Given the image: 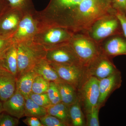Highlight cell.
Instances as JSON below:
<instances>
[{"mask_svg":"<svg viewBox=\"0 0 126 126\" xmlns=\"http://www.w3.org/2000/svg\"><path fill=\"white\" fill-rule=\"evenodd\" d=\"M84 0H50L45 9L40 11L46 24L73 31L79 8Z\"/></svg>","mask_w":126,"mask_h":126,"instance_id":"6da1fadb","label":"cell"},{"mask_svg":"<svg viewBox=\"0 0 126 126\" xmlns=\"http://www.w3.org/2000/svg\"><path fill=\"white\" fill-rule=\"evenodd\" d=\"M16 44L18 65L17 79L26 72L33 69L38 62L45 58L47 50L33 40Z\"/></svg>","mask_w":126,"mask_h":126,"instance_id":"7a4b0ae2","label":"cell"},{"mask_svg":"<svg viewBox=\"0 0 126 126\" xmlns=\"http://www.w3.org/2000/svg\"><path fill=\"white\" fill-rule=\"evenodd\" d=\"M74 34L67 29L44 23L33 40L47 50L68 44Z\"/></svg>","mask_w":126,"mask_h":126,"instance_id":"3957f363","label":"cell"},{"mask_svg":"<svg viewBox=\"0 0 126 126\" xmlns=\"http://www.w3.org/2000/svg\"><path fill=\"white\" fill-rule=\"evenodd\" d=\"M44 24L39 11L34 9L25 12L12 37L14 43L33 40Z\"/></svg>","mask_w":126,"mask_h":126,"instance_id":"277c9868","label":"cell"},{"mask_svg":"<svg viewBox=\"0 0 126 126\" xmlns=\"http://www.w3.org/2000/svg\"><path fill=\"white\" fill-rule=\"evenodd\" d=\"M96 44L84 33L74 34L69 42L83 65L91 64L100 55Z\"/></svg>","mask_w":126,"mask_h":126,"instance_id":"5b68a950","label":"cell"},{"mask_svg":"<svg viewBox=\"0 0 126 126\" xmlns=\"http://www.w3.org/2000/svg\"><path fill=\"white\" fill-rule=\"evenodd\" d=\"M86 34L96 43L111 35L123 34L119 21L115 14L100 18Z\"/></svg>","mask_w":126,"mask_h":126,"instance_id":"8992f818","label":"cell"},{"mask_svg":"<svg viewBox=\"0 0 126 126\" xmlns=\"http://www.w3.org/2000/svg\"><path fill=\"white\" fill-rule=\"evenodd\" d=\"M45 59L49 63L83 66L69 43L48 50Z\"/></svg>","mask_w":126,"mask_h":126,"instance_id":"52a82bcc","label":"cell"},{"mask_svg":"<svg viewBox=\"0 0 126 126\" xmlns=\"http://www.w3.org/2000/svg\"><path fill=\"white\" fill-rule=\"evenodd\" d=\"M25 12L9 8L0 16V36L12 38Z\"/></svg>","mask_w":126,"mask_h":126,"instance_id":"ba28073f","label":"cell"},{"mask_svg":"<svg viewBox=\"0 0 126 126\" xmlns=\"http://www.w3.org/2000/svg\"><path fill=\"white\" fill-rule=\"evenodd\" d=\"M49 63L62 80L72 85L75 89L78 87L82 77L81 66Z\"/></svg>","mask_w":126,"mask_h":126,"instance_id":"9c48e42d","label":"cell"},{"mask_svg":"<svg viewBox=\"0 0 126 126\" xmlns=\"http://www.w3.org/2000/svg\"><path fill=\"white\" fill-rule=\"evenodd\" d=\"M99 80L92 77L85 83L82 89V94L86 108L90 110L98 104L99 97Z\"/></svg>","mask_w":126,"mask_h":126,"instance_id":"30bf717a","label":"cell"},{"mask_svg":"<svg viewBox=\"0 0 126 126\" xmlns=\"http://www.w3.org/2000/svg\"><path fill=\"white\" fill-rule=\"evenodd\" d=\"M25 99L21 93L16 89L14 94L3 102L4 111L18 119L25 116Z\"/></svg>","mask_w":126,"mask_h":126,"instance_id":"8fae6325","label":"cell"},{"mask_svg":"<svg viewBox=\"0 0 126 126\" xmlns=\"http://www.w3.org/2000/svg\"><path fill=\"white\" fill-rule=\"evenodd\" d=\"M121 82V74L117 71L110 76L99 80V97L98 104L103 103L109 94L119 87Z\"/></svg>","mask_w":126,"mask_h":126,"instance_id":"7c38bea8","label":"cell"},{"mask_svg":"<svg viewBox=\"0 0 126 126\" xmlns=\"http://www.w3.org/2000/svg\"><path fill=\"white\" fill-rule=\"evenodd\" d=\"M16 79L6 71L0 74V100L4 102L14 94L16 89Z\"/></svg>","mask_w":126,"mask_h":126,"instance_id":"4fadbf2b","label":"cell"},{"mask_svg":"<svg viewBox=\"0 0 126 126\" xmlns=\"http://www.w3.org/2000/svg\"><path fill=\"white\" fill-rule=\"evenodd\" d=\"M33 69L36 74L50 82L58 83L64 82L60 78L49 62L45 58L42 59L38 62Z\"/></svg>","mask_w":126,"mask_h":126,"instance_id":"5bb4252c","label":"cell"},{"mask_svg":"<svg viewBox=\"0 0 126 126\" xmlns=\"http://www.w3.org/2000/svg\"><path fill=\"white\" fill-rule=\"evenodd\" d=\"M37 75L33 69L16 79V89L24 96L25 99L29 97L32 92L33 82Z\"/></svg>","mask_w":126,"mask_h":126,"instance_id":"9a60e30c","label":"cell"},{"mask_svg":"<svg viewBox=\"0 0 126 126\" xmlns=\"http://www.w3.org/2000/svg\"><path fill=\"white\" fill-rule=\"evenodd\" d=\"M4 67L17 78L18 73L17 49L14 43L1 59Z\"/></svg>","mask_w":126,"mask_h":126,"instance_id":"2e32d148","label":"cell"},{"mask_svg":"<svg viewBox=\"0 0 126 126\" xmlns=\"http://www.w3.org/2000/svg\"><path fill=\"white\" fill-rule=\"evenodd\" d=\"M94 61L96 64L94 75L98 79L105 78L117 71L112 63L103 56L99 55Z\"/></svg>","mask_w":126,"mask_h":126,"instance_id":"e0dca14e","label":"cell"},{"mask_svg":"<svg viewBox=\"0 0 126 126\" xmlns=\"http://www.w3.org/2000/svg\"><path fill=\"white\" fill-rule=\"evenodd\" d=\"M104 49L109 56L126 55V40L121 36H115L106 42Z\"/></svg>","mask_w":126,"mask_h":126,"instance_id":"ac0fdd59","label":"cell"},{"mask_svg":"<svg viewBox=\"0 0 126 126\" xmlns=\"http://www.w3.org/2000/svg\"><path fill=\"white\" fill-rule=\"evenodd\" d=\"M59 90L61 102L70 106L78 99L74 87L69 84L63 82L56 83Z\"/></svg>","mask_w":126,"mask_h":126,"instance_id":"d6986e66","label":"cell"},{"mask_svg":"<svg viewBox=\"0 0 126 126\" xmlns=\"http://www.w3.org/2000/svg\"><path fill=\"white\" fill-rule=\"evenodd\" d=\"M46 109L48 114L58 118L70 126L69 106L61 102L56 104H52Z\"/></svg>","mask_w":126,"mask_h":126,"instance_id":"ffe728a7","label":"cell"},{"mask_svg":"<svg viewBox=\"0 0 126 126\" xmlns=\"http://www.w3.org/2000/svg\"><path fill=\"white\" fill-rule=\"evenodd\" d=\"M47 114V109L39 106L30 97L25 99V116L40 118Z\"/></svg>","mask_w":126,"mask_h":126,"instance_id":"44dd1931","label":"cell"},{"mask_svg":"<svg viewBox=\"0 0 126 126\" xmlns=\"http://www.w3.org/2000/svg\"><path fill=\"white\" fill-rule=\"evenodd\" d=\"M69 112L70 121L73 126H82L84 125L83 116L78 99L69 106Z\"/></svg>","mask_w":126,"mask_h":126,"instance_id":"7402d4cb","label":"cell"},{"mask_svg":"<svg viewBox=\"0 0 126 126\" xmlns=\"http://www.w3.org/2000/svg\"><path fill=\"white\" fill-rule=\"evenodd\" d=\"M11 9L25 12L35 9L32 0H5Z\"/></svg>","mask_w":126,"mask_h":126,"instance_id":"603a6c76","label":"cell"},{"mask_svg":"<svg viewBox=\"0 0 126 126\" xmlns=\"http://www.w3.org/2000/svg\"><path fill=\"white\" fill-rule=\"evenodd\" d=\"M50 82L37 75L35 78L32 87V93L37 94L47 93Z\"/></svg>","mask_w":126,"mask_h":126,"instance_id":"cb8c5ba5","label":"cell"},{"mask_svg":"<svg viewBox=\"0 0 126 126\" xmlns=\"http://www.w3.org/2000/svg\"><path fill=\"white\" fill-rule=\"evenodd\" d=\"M47 93L52 105L61 102L60 93L56 83L54 82H50Z\"/></svg>","mask_w":126,"mask_h":126,"instance_id":"d4e9b609","label":"cell"},{"mask_svg":"<svg viewBox=\"0 0 126 126\" xmlns=\"http://www.w3.org/2000/svg\"><path fill=\"white\" fill-rule=\"evenodd\" d=\"M44 126H67L69 125L54 116L47 114L39 119Z\"/></svg>","mask_w":126,"mask_h":126,"instance_id":"484cf974","label":"cell"},{"mask_svg":"<svg viewBox=\"0 0 126 126\" xmlns=\"http://www.w3.org/2000/svg\"><path fill=\"white\" fill-rule=\"evenodd\" d=\"M99 104L88 111L87 125L89 126H99L98 118Z\"/></svg>","mask_w":126,"mask_h":126,"instance_id":"4316f807","label":"cell"},{"mask_svg":"<svg viewBox=\"0 0 126 126\" xmlns=\"http://www.w3.org/2000/svg\"><path fill=\"white\" fill-rule=\"evenodd\" d=\"M29 97L39 106L46 108L52 105L47 93L37 94L32 92Z\"/></svg>","mask_w":126,"mask_h":126,"instance_id":"83f0119b","label":"cell"},{"mask_svg":"<svg viewBox=\"0 0 126 126\" xmlns=\"http://www.w3.org/2000/svg\"><path fill=\"white\" fill-rule=\"evenodd\" d=\"M19 123L18 119L10 114L2 113L0 115V126H16Z\"/></svg>","mask_w":126,"mask_h":126,"instance_id":"f1b7e54d","label":"cell"},{"mask_svg":"<svg viewBox=\"0 0 126 126\" xmlns=\"http://www.w3.org/2000/svg\"><path fill=\"white\" fill-rule=\"evenodd\" d=\"M14 43L12 38H6L0 36V59Z\"/></svg>","mask_w":126,"mask_h":126,"instance_id":"f546056e","label":"cell"},{"mask_svg":"<svg viewBox=\"0 0 126 126\" xmlns=\"http://www.w3.org/2000/svg\"><path fill=\"white\" fill-rule=\"evenodd\" d=\"M115 15L120 23L123 33L126 38V16L125 13L121 11L115 9Z\"/></svg>","mask_w":126,"mask_h":126,"instance_id":"4dcf8cb0","label":"cell"},{"mask_svg":"<svg viewBox=\"0 0 126 126\" xmlns=\"http://www.w3.org/2000/svg\"><path fill=\"white\" fill-rule=\"evenodd\" d=\"M23 122L29 126H44L39 119L34 117H27Z\"/></svg>","mask_w":126,"mask_h":126,"instance_id":"1f68e13d","label":"cell"},{"mask_svg":"<svg viewBox=\"0 0 126 126\" xmlns=\"http://www.w3.org/2000/svg\"><path fill=\"white\" fill-rule=\"evenodd\" d=\"M113 6L115 9L119 10L125 13L126 0H111Z\"/></svg>","mask_w":126,"mask_h":126,"instance_id":"d6a6232c","label":"cell"},{"mask_svg":"<svg viewBox=\"0 0 126 126\" xmlns=\"http://www.w3.org/2000/svg\"><path fill=\"white\" fill-rule=\"evenodd\" d=\"M10 8L5 0H0V16Z\"/></svg>","mask_w":126,"mask_h":126,"instance_id":"836d02e7","label":"cell"},{"mask_svg":"<svg viewBox=\"0 0 126 126\" xmlns=\"http://www.w3.org/2000/svg\"><path fill=\"white\" fill-rule=\"evenodd\" d=\"M6 71H7V70L4 67L1 60L0 59V74Z\"/></svg>","mask_w":126,"mask_h":126,"instance_id":"e575fe53","label":"cell"},{"mask_svg":"<svg viewBox=\"0 0 126 126\" xmlns=\"http://www.w3.org/2000/svg\"><path fill=\"white\" fill-rule=\"evenodd\" d=\"M3 111H4L3 107V103L0 101V113H1Z\"/></svg>","mask_w":126,"mask_h":126,"instance_id":"d590c367","label":"cell"},{"mask_svg":"<svg viewBox=\"0 0 126 126\" xmlns=\"http://www.w3.org/2000/svg\"><path fill=\"white\" fill-rule=\"evenodd\" d=\"M125 14H126V11H125Z\"/></svg>","mask_w":126,"mask_h":126,"instance_id":"8d00e7d4","label":"cell"}]
</instances>
